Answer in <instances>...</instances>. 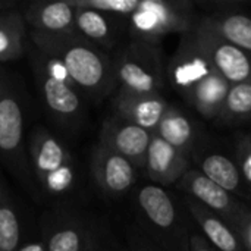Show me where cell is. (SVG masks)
I'll return each mask as SVG.
<instances>
[{"mask_svg": "<svg viewBox=\"0 0 251 251\" xmlns=\"http://www.w3.org/2000/svg\"><path fill=\"white\" fill-rule=\"evenodd\" d=\"M31 40L41 54L60 62L75 87L91 99L99 100L115 87L113 59L76 29L59 34L32 31Z\"/></svg>", "mask_w": 251, "mask_h": 251, "instance_id": "1", "label": "cell"}, {"mask_svg": "<svg viewBox=\"0 0 251 251\" xmlns=\"http://www.w3.org/2000/svg\"><path fill=\"white\" fill-rule=\"evenodd\" d=\"M199 18L196 3L190 0H143L125 19L132 40L159 46L169 34H185Z\"/></svg>", "mask_w": 251, "mask_h": 251, "instance_id": "2", "label": "cell"}, {"mask_svg": "<svg viewBox=\"0 0 251 251\" xmlns=\"http://www.w3.org/2000/svg\"><path fill=\"white\" fill-rule=\"evenodd\" d=\"M119 88L134 93H160L165 87L166 66L159 46L131 40L113 59Z\"/></svg>", "mask_w": 251, "mask_h": 251, "instance_id": "3", "label": "cell"}, {"mask_svg": "<svg viewBox=\"0 0 251 251\" xmlns=\"http://www.w3.org/2000/svg\"><path fill=\"white\" fill-rule=\"evenodd\" d=\"M218 74L200 47L193 29L181 35L176 51L166 65V78L172 88L188 103L196 88Z\"/></svg>", "mask_w": 251, "mask_h": 251, "instance_id": "4", "label": "cell"}, {"mask_svg": "<svg viewBox=\"0 0 251 251\" xmlns=\"http://www.w3.org/2000/svg\"><path fill=\"white\" fill-rule=\"evenodd\" d=\"M193 32L215 71L225 81L231 85L251 81V53L207 26L200 15L193 26Z\"/></svg>", "mask_w": 251, "mask_h": 251, "instance_id": "5", "label": "cell"}, {"mask_svg": "<svg viewBox=\"0 0 251 251\" xmlns=\"http://www.w3.org/2000/svg\"><path fill=\"white\" fill-rule=\"evenodd\" d=\"M29 153L35 174L46 190L62 193L72 185L74 171L71 157L50 132L38 128L32 134Z\"/></svg>", "mask_w": 251, "mask_h": 251, "instance_id": "6", "label": "cell"}, {"mask_svg": "<svg viewBox=\"0 0 251 251\" xmlns=\"http://www.w3.org/2000/svg\"><path fill=\"white\" fill-rule=\"evenodd\" d=\"M176 187L188 197L194 199L210 212L224 219L234 231L250 212L244 204L237 201L231 193L215 184L199 169H188L185 175L176 182Z\"/></svg>", "mask_w": 251, "mask_h": 251, "instance_id": "7", "label": "cell"}, {"mask_svg": "<svg viewBox=\"0 0 251 251\" xmlns=\"http://www.w3.org/2000/svg\"><path fill=\"white\" fill-rule=\"evenodd\" d=\"M153 132L129 124L118 116L104 121L100 131V143L128 159L135 168H144L147 150Z\"/></svg>", "mask_w": 251, "mask_h": 251, "instance_id": "8", "label": "cell"}, {"mask_svg": "<svg viewBox=\"0 0 251 251\" xmlns=\"http://www.w3.org/2000/svg\"><path fill=\"white\" fill-rule=\"evenodd\" d=\"M168 106L162 93H134L118 88L113 97L115 116L150 132L156 131Z\"/></svg>", "mask_w": 251, "mask_h": 251, "instance_id": "9", "label": "cell"}, {"mask_svg": "<svg viewBox=\"0 0 251 251\" xmlns=\"http://www.w3.org/2000/svg\"><path fill=\"white\" fill-rule=\"evenodd\" d=\"M137 201L143 215L156 231H160L166 237L175 235L178 241L181 240L188 247V241L182 240L184 228L179 224L178 209L165 188L160 185H146L138 191Z\"/></svg>", "mask_w": 251, "mask_h": 251, "instance_id": "10", "label": "cell"}, {"mask_svg": "<svg viewBox=\"0 0 251 251\" xmlns=\"http://www.w3.org/2000/svg\"><path fill=\"white\" fill-rule=\"evenodd\" d=\"M91 171L99 187L112 196L128 191L135 182V166L124 156L115 153L101 143L93 153Z\"/></svg>", "mask_w": 251, "mask_h": 251, "instance_id": "11", "label": "cell"}, {"mask_svg": "<svg viewBox=\"0 0 251 251\" xmlns=\"http://www.w3.org/2000/svg\"><path fill=\"white\" fill-rule=\"evenodd\" d=\"M144 169L149 178L159 185H172L176 184L190 169L188 154L176 150L159 135L153 134Z\"/></svg>", "mask_w": 251, "mask_h": 251, "instance_id": "12", "label": "cell"}, {"mask_svg": "<svg viewBox=\"0 0 251 251\" xmlns=\"http://www.w3.org/2000/svg\"><path fill=\"white\" fill-rule=\"evenodd\" d=\"M24 132L21 104L0 69V153L9 157L19 154Z\"/></svg>", "mask_w": 251, "mask_h": 251, "instance_id": "13", "label": "cell"}, {"mask_svg": "<svg viewBox=\"0 0 251 251\" xmlns=\"http://www.w3.org/2000/svg\"><path fill=\"white\" fill-rule=\"evenodd\" d=\"M24 19L38 32L59 34L75 31V7L68 1H32L26 6Z\"/></svg>", "mask_w": 251, "mask_h": 251, "instance_id": "14", "label": "cell"}, {"mask_svg": "<svg viewBox=\"0 0 251 251\" xmlns=\"http://www.w3.org/2000/svg\"><path fill=\"white\" fill-rule=\"evenodd\" d=\"M37 78L46 106L54 116L63 121H72L78 116L81 101L74 84L53 76L40 63H37Z\"/></svg>", "mask_w": 251, "mask_h": 251, "instance_id": "15", "label": "cell"}, {"mask_svg": "<svg viewBox=\"0 0 251 251\" xmlns=\"http://www.w3.org/2000/svg\"><path fill=\"white\" fill-rule=\"evenodd\" d=\"M191 216L200 226L204 238L218 251H246L235 231L216 213L200 204L191 197L185 201Z\"/></svg>", "mask_w": 251, "mask_h": 251, "instance_id": "16", "label": "cell"}, {"mask_svg": "<svg viewBox=\"0 0 251 251\" xmlns=\"http://www.w3.org/2000/svg\"><path fill=\"white\" fill-rule=\"evenodd\" d=\"M241 3L215 13L200 15L201 21L219 35L251 53V15L241 10Z\"/></svg>", "mask_w": 251, "mask_h": 251, "instance_id": "17", "label": "cell"}, {"mask_svg": "<svg viewBox=\"0 0 251 251\" xmlns=\"http://www.w3.org/2000/svg\"><path fill=\"white\" fill-rule=\"evenodd\" d=\"M74 6V4H72ZM75 7V29L87 40L93 41L100 47H113L118 43V25L113 24L110 15L82 7Z\"/></svg>", "mask_w": 251, "mask_h": 251, "instance_id": "18", "label": "cell"}, {"mask_svg": "<svg viewBox=\"0 0 251 251\" xmlns=\"http://www.w3.org/2000/svg\"><path fill=\"white\" fill-rule=\"evenodd\" d=\"M176 150L190 154L194 144L196 129L188 116L175 106H168L156 131L153 132Z\"/></svg>", "mask_w": 251, "mask_h": 251, "instance_id": "19", "label": "cell"}, {"mask_svg": "<svg viewBox=\"0 0 251 251\" xmlns=\"http://www.w3.org/2000/svg\"><path fill=\"white\" fill-rule=\"evenodd\" d=\"M231 84L219 74H213L201 82L188 100V104L204 119H216L221 115Z\"/></svg>", "mask_w": 251, "mask_h": 251, "instance_id": "20", "label": "cell"}, {"mask_svg": "<svg viewBox=\"0 0 251 251\" xmlns=\"http://www.w3.org/2000/svg\"><path fill=\"white\" fill-rule=\"evenodd\" d=\"M203 175H206L209 179H212L215 184L222 187L231 194L244 196L246 194V184L243 181V176L240 174V169L235 162H232L229 157L213 153L209 156H204L200 160V169Z\"/></svg>", "mask_w": 251, "mask_h": 251, "instance_id": "21", "label": "cell"}, {"mask_svg": "<svg viewBox=\"0 0 251 251\" xmlns=\"http://www.w3.org/2000/svg\"><path fill=\"white\" fill-rule=\"evenodd\" d=\"M26 22L15 9L0 10V63L18 59L24 53Z\"/></svg>", "mask_w": 251, "mask_h": 251, "instance_id": "22", "label": "cell"}, {"mask_svg": "<svg viewBox=\"0 0 251 251\" xmlns=\"http://www.w3.org/2000/svg\"><path fill=\"white\" fill-rule=\"evenodd\" d=\"M218 119L226 125L251 122V81L231 85Z\"/></svg>", "mask_w": 251, "mask_h": 251, "instance_id": "23", "label": "cell"}, {"mask_svg": "<svg viewBox=\"0 0 251 251\" xmlns=\"http://www.w3.org/2000/svg\"><path fill=\"white\" fill-rule=\"evenodd\" d=\"M19 250V222L13 207L0 197V251Z\"/></svg>", "mask_w": 251, "mask_h": 251, "instance_id": "24", "label": "cell"}, {"mask_svg": "<svg viewBox=\"0 0 251 251\" xmlns=\"http://www.w3.org/2000/svg\"><path fill=\"white\" fill-rule=\"evenodd\" d=\"M74 6L88 7L115 18L128 19L140 4V0H71Z\"/></svg>", "mask_w": 251, "mask_h": 251, "instance_id": "25", "label": "cell"}, {"mask_svg": "<svg viewBox=\"0 0 251 251\" xmlns=\"http://www.w3.org/2000/svg\"><path fill=\"white\" fill-rule=\"evenodd\" d=\"M82 237L75 228H63L56 231L47 246V251H81Z\"/></svg>", "mask_w": 251, "mask_h": 251, "instance_id": "26", "label": "cell"}, {"mask_svg": "<svg viewBox=\"0 0 251 251\" xmlns=\"http://www.w3.org/2000/svg\"><path fill=\"white\" fill-rule=\"evenodd\" d=\"M237 166L243 176V181L251 193V134L238 137L237 141Z\"/></svg>", "mask_w": 251, "mask_h": 251, "instance_id": "27", "label": "cell"}, {"mask_svg": "<svg viewBox=\"0 0 251 251\" xmlns=\"http://www.w3.org/2000/svg\"><path fill=\"white\" fill-rule=\"evenodd\" d=\"M235 234L241 240L244 250L251 251V210L243 218V221L235 229Z\"/></svg>", "mask_w": 251, "mask_h": 251, "instance_id": "28", "label": "cell"}, {"mask_svg": "<svg viewBox=\"0 0 251 251\" xmlns=\"http://www.w3.org/2000/svg\"><path fill=\"white\" fill-rule=\"evenodd\" d=\"M188 251H218L203 234H191L188 240Z\"/></svg>", "mask_w": 251, "mask_h": 251, "instance_id": "29", "label": "cell"}, {"mask_svg": "<svg viewBox=\"0 0 251 251\" xmlns=\"http://www.w3.org/2000/svg\"><path fill=\"white\" fill-rule=\"evenodd\" d=\"M132 250L134 251H157L150 246V243L141 237H134L132 241Z\"/></svg>", "mask_w": 251, "mask_h": 251, "instance_id": "30", "label": "cell"}, {"mask_svg": "<svg viewBox=\"0 0 251 251\" xmlns=\"http://www.w3.org/2000/svg\"><path fill=\"white\" fill-rule=\"evenodd\" d=\"M18 251H46L41 243H34V244H26L25 247H21Z\"/></svg>", "mask_w": 251, "mask_h": 251, "instance_id": "31", "label": "cell"}, {"mask_svg": "<svg viewBox=\"0 0 251 251\" xmlns=\"http://www.w3.org/2000/svg\"><path fill=\"white\" fill-rule=\"evenodd\" d=\"M13 1H7V0H0V10H6V9H12L13 7Z\"/></svg>", "mask_w": 251, "mask_h": 251, "instance_id": "32", "label": "cell"}]
</instances>
